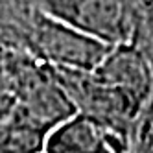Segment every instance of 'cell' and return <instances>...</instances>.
<instances>
[{
    "mask_svg": "<svg viewBox=\"0 0 153 153\" xmlns=\"http://www.w3.org/2000/svg\"><path fill=\"white\" fill-rule=\"evenodd\" d=\"M74 28L111 46L126 35V11L120 0H81Z\"/></svg>",
    "mask_w": 153,
    "mask_h": 153,
    "instance_id": "cell-4",
    "label": "cell"
},
{
    "mask_svg": "<svg viewBox=\"0 0 153 153\" xmlns=\"http://www.w3.org/2000/svg\"><path fill=\"white\" fill-rule=\"evenodd\" d=\"M142 140H144L142 153H153V120L149 124V129L146 131V137H142Z\"/></svg>",
    "mask_w": 153,
    "mask_h": 153,
    "instance_id": "cell-5",
    "label": "cell"
},
{
    "mask_svg": "<svg viewBox=\"0 0 153 153\" xmlns=\"http://www.w3.org/2000/svg\"><path fill=\"white\" fill-rule=\"evenodd\" d=\"M42 153H129V142L114 127L76 113L48 133Z\"/></svg>",
    "mask_w": 153,
    "mask_h": 153,
    "instance_id": "cell-2",
    "label": "cell"
},
{
    "mask_svg": "<svg viewBox=\"0 0 153 153\" xmlns=\"http://www.w3.org/2000/svg\"><path fill=\"white\" fill-rule=\"evenodd\" d=\"M39 46L56 67L92 72L109 56L114 46H109L85 31L45 17L37 28Z\"/></svg>",
    "mask_w": 153,
    "mask_h": 153,
    "instance_id": "cell-1",
    "label": "cell"
},
{
    "mask_svg": "<svg viewBox=\"0 0 153 153\" xmlns=\"http://www.w3.org/2000/svg\"><path fill=\"white\" fill-rule=\"evenodd\" d=\"M100 81L116 87L144 105L151 92V72L140 53L129 46H114L109 56L94 68Z\"/></svg>",
    "mask_w": 153,
    "mask_h": 153,
    "instance_id": "cell-3",
    "label": "cell"
}]
</instances>
